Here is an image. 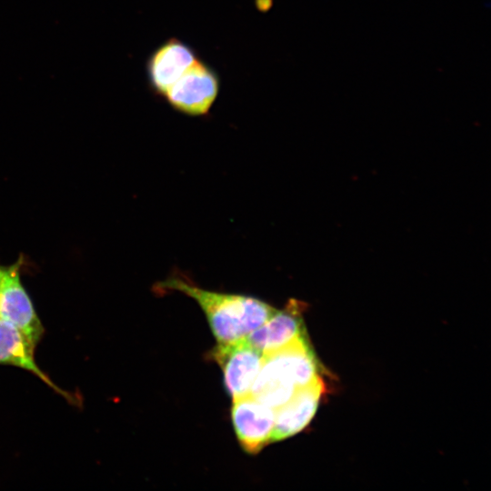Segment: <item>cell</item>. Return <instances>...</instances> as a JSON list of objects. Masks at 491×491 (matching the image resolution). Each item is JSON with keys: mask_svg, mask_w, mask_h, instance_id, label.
Returning <instances> with one entry per match:
<instances>
[{"mask_svg": "<svg viewBox=\"0 0 491 491\" xmlns=\"http://www.w3.org/2000/svg\"><path fill=\"white\" fill-rule=\"evenodd\" d=\"M324 390L320 377L298 388L283 406L275 409L271 443L288 438L302 431L314 417Z\"/></svg>", "mask_w": 491, "mask_h": 491, "instance_id": "obj_10", "label": "cell"}, {"mask_svg": "<svg viewBox=\"0 0 491 491\" xmlns=\"http://www.w3.org/2000/svg\"><path fill=\"white\" fill-rule=\"evenodd\" d=\"M29 259L21 253L10 265L0 264V318L16 327L36 348L45 330L22 281Z\"/></svg>", "mask_w": 491, "mask_h": 491, "instance_id": "obj_3", "label": "cell"}, {"mask_svg": "<svg viewBox=\"0 0 491 491\" xmlns=\"http://www.w3.org/2000/svg\"><path fill=\"white\" fill-rule=\"evenodd\" d=\"M197 59L195 50L180 39L171 37L163 42L151 53L146 62L151 91L163 97Z\"/></svg>", "mask_w": 491, "mask_h": 491, "instance_id": "obj_7", "label": "cell"}, {"mask_svg": "<svg viewBox=\"0 0 491 491\" xmlns=\"http://www.w3.org/2000/svg\"><path fill=\"white\" fill-rule=\"evenodd\" d=\"M221 367L224 384L233 399L249 395L260 370L263 354L246 338L217 344L209 354Z\"/></svg>", "mask_w": 491, "mask_h": 491, "instance_id": "obj_5", "label": "cell"}, {"mask_svg": "<svg viewBox=\"0 0 491 491\" xmlns=\"http://www.w3.org/2000/svg\"><path fill=\"white\" fill-rule=\"evenodd\" d=\"M154 289L157 294L176 291L193 298L205 313L218 344L246 338L276 310L250 296L203 289L181 272L156 283Z\"/></svg>", "mask_w": 491, "mask_h": 491, "instance_id": "obj_1", "label": "cell"}, {"mask_svg": "<svg viewBox=\"0 0 491 491\" xmlns=\"http://www.w3.org/2000/svg\"><path fill=\"white\" fill-rule=\"evenodd\" d=\"M303 303L290 300L246 338L263 355L286 346L306 335L303 323Z\"/></svg>", "mask_w": 491, "mask_h": 491, "instance_id": "obj_9", "label": "cell"}, {"mask_svg": "<svg viewBox=\"0 0 491 491\" xmlns=\"http://www.w3.org/2000/svg\"><path fill=\"white\" fill-rule=\"evenodd\" d=\"M35 351V348L21 331L0 318V365L18 367L32 373L69 404L81 407L83 404L81 395L58 386L37 365Z\"/></svg>", "mask_w": 491, "mask_h": 491, "instance_id": "obj_8", "label": "cell"}, {"mask_svg": "<svg viewBox=\"0 0 491 491\" xmlns=\"http://www.w3.org/2000/svg\"><path fill=\"white\" fill-rule=\"evenodd\" d=\"M318 377L316 356L304 335L284 347L263 355L249 394L276 409L286 403L298 388Z\"/></svg>", "mask_w": 491, "mask_h": 491, "instance_id": "obj_2", "label": "cell"}, {"mask_svg": "<svg viewBox=\"0 0 491 491\" xmlns=\"http://www.w3.org/2000/svg\"><path fill=\"white\" fill-rule=\"evenodd\" d=\"M220 89V79L208 64L198 59L169 87L163 97L176 111L207 115Z\"/></svg>", "mask_w": 491, "mask_h": 491, "instance_id": "obj_4", "label": "cell"}, {"mask_svg": "<svg viewBox=\"0 0 491 491\" xmlns=\"http://www.w3.org/2000/svg\"><path fill=\"white\" fill-rule=\"evenodd\" d=\"M231 419L237 440L246 453L256 455L271 443L275 408L246 395L233 399Z\"/></svg>", "mask_w": 491, "mask_h": 491, "instance_id": "obj_6", "label": "cell"}]
</instances>
